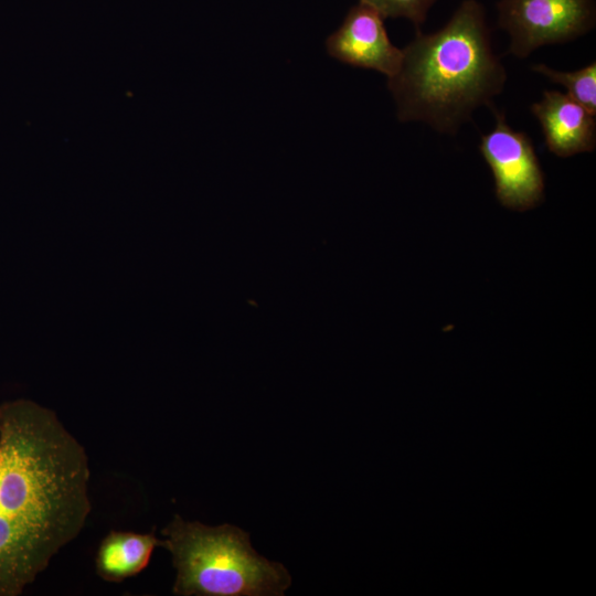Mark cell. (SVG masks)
<instances>
[{
	"label": "cell",
	"mask_w": 596,
	"mask_h": 596,
	"mask_svg": "<svg viewBox=\"0 0 596 596\" xmlns=\"http://www.w3.org/2000/svg\"><path fill=\"white\" fill-rule=\"evenodd\" d=\"M549 151L561 158L592 152L596 146V119L567 94L544 91L540 102L532 104Z\"/></svg>",
	"instance_id": "7"
},
{
	"label": "cell",
	"mask_w": 596,
	"mask_h": 596,
	"mask_svg": "<svg viewBox=\"0 0 596 596\" xmlns=\"http://www.w3.org/2000/svg\"><path fill=\"white\" fill-rule=\"evenodd\" d=\"M498 24L510 36L509 53L525 58L549 44L575 40L595 26V0H500Z\"/></svg>",
	"instance_id": "4"
},
{
	"label": "cell",
	"mask_w": 596,
	"mask_h": 596,
	"mask_svg": "<svg viewBox=\"0 0 596 596\" xmlns=\"http://www.w3.org/2000/svg\"><path fill=\"white\" fill-rule=\"evenodd\" d=\"M496 125L481 137L479 150L494 180L499 203L525 212L544 200L545 182L531 138L509 126L505 115L493 109Z\"/></svg>",
	"instance_id": "5"
},
{
	"label": "cell",
	"mask_w": 596,
	"mask_h": 596,
	"mask_svg": "<svg viewBox=\"0 0 596 596\" xmlns=\"http://www.w3.org/2000/svg\"><path fill=\"white\" fill-rule=\"evenodd\" d=\"M398 71L387 79L401 121H423L455 135L473 110L490 106L507 73L491 45L486 12L464 0L434 33L417 30L402 50Z\"/></svg>",
	"instance_id": "2"
},
{
	"label": "cell",
	"mask_w": 596,
	"mask_h": 596,
	"mask_svg": "<svg viewBox=\"0 0 596 596\" xmlns=\"http://www.w3.org/2000/svg\"><path fill=\"white\" fill-rule=\"evenodd\" d=\"M161 534L177 570L175 595L276 596L291 584L285 566L259 555L237 526H207L175 514Z\"/></svg>",
	"instance_id": "3"
},
{
	"label": "cell",
	"mask_w": 596,
	"mask_h": 596,
	"mask_svg": "<svg viewBox=\"0 0 596 596\" xmlns=\"http://www.w3.org/2000/svg\"><path fill=\"white\" fill-rule=\"evenodd\" d=\"M88 457L55 412L0 404V596H18L83 530Z\"/></svg>",
	"instance_id": "1"
},
{
	"label": "cell",
	"mask_w": 596,
	"mask_h": 596,
	"mask_svg": "<svg viewBox=\"0 0 596 596\" xmlns=\"http://www.w3.org/2000/svg\"><path fill=\"white\" fill-rule=\"evenodd\" d=\"M385 18H406L417 28L426 20L436 0H360Z\"/></svg>",
	"instance_id": "10"
},
{
	"label": "cell",
	"mask_w": 596,
	"mask_h": 596,
	"mask_svg": "<svg viewBox=\"0 0 596 596\" xmlns=\"http://www.w3.org/2000/svg\"><path fill=\"white\" fill-rule=\"evenodd\" d=\"M383 20L376 10L359 2L328 36L329 55L344 64L392 77L401 66L403 52L391 42Z\"/></svg>",
	"instance_id": "6"
},
{
	"label": "cell",
	"mask_w": 596,
	"mask_h": 596,
	"mask_svg": "<svg viewBox=\"0 0 596 596\" xmlns=\"http://www.w3.org/2000/svg\"><path fill=\"white\" fill-rule=\"evenodd\" d=\"M532 70L550 81L564 86L567 95L592 115H596V63L574 72H562L545 64H535Z\"/></svg>",
	"instance_id": "9"
},
{
	"label": "cell",
	"mask_w": 596,
	"mask_h": 596,
	"mask_svg": "<svg viewBox=\"0 0 596 596\" xmlns=\"http://www.w3.org/2000/svg\"><path fill=\"white\" fill-rule=\"evenodd\" d=\"M163 540L153 533L110 531L100 542L95 565L97 575L110 583H120L142 572Z\"/></svg>",
	"instance_id": "8"
}]
</instances>
